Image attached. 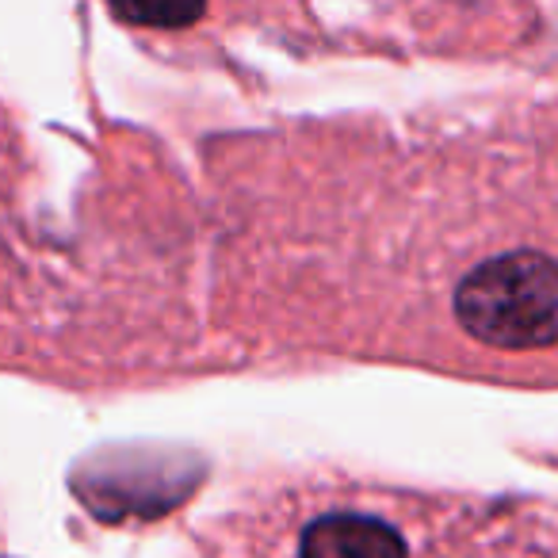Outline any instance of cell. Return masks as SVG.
<instances>
[{"label":"cell","instance_id":"7a4b0ae2","mask_svg":"<svg viewBox=\"0 0 558 558\" xmlns=\"http://www.w3.org/2000/svg\"><path fill=\"white\" fill-rule=\"evenodd\" d=\"M303 558H405V543L387 520L329 512L303 532Z\"/></svg>","mask_w":558,"mask_h":558},{"label":"cell","instance_id":"3957f363","mask_svg":"<svg viewBox=\"0 0 558 558\" xmlns=\"http://www.w3.org/2000/svg\"><path fill=\"white\" fill-rule=\"evenodd\" d=\"M207 9H184V4H161V9H142V4H111V16L138 27H192L203 20Z\"/></svg>","mask_w":558,"mask_h":558},{"label":"cell","instance_id":"6da1fadb","mask_svg":"<svg viewBox=\"0 0 558 558\" xmlns=\"http://www.w3.org/2000/svg\"><path fill=\"white\" fill-rule=\"evenodd\" d=\"M456 318L489 349H550L558 344V260L543 253L482 260L456 288Z\"/></svg>","mask_w":558,"mask_h":558}]
</instances>
